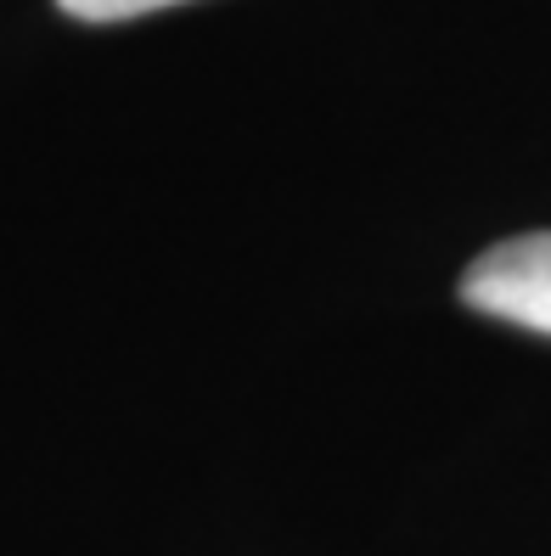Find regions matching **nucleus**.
Here are the masks:
<instances>
[{
	"label": "nucleus",
	"instance_id": "nucleus-2",
	"mask_svg": "<svg viewBox=\"0 0 551 556\" xmlns=\"http://www.w3.org/2000/svg\"><path fill=\"white\" fill-rule=\"evenodd\" d=\"M57 7L68 17H79V23H129V17L180 7V0H57Z\"/></svg>",
	"mask_w": 551,
	"mask_h": 556
},
{
	"label": "nucleus",
	"instance_id": "nucleus-1",
	"mask_svg": "<svg viewBox=\"0 0 551 556\" xmlns=\"http://www.w3.org/2000/svg\"><path fill=\"white\" fill-rule=\"evenodd\" d=\"M462 304L551 338V231H529L478 253L462 276Z\"/></svg>",
	"mask_w": 551,
	"mask_h": 556
}]
</instances>
